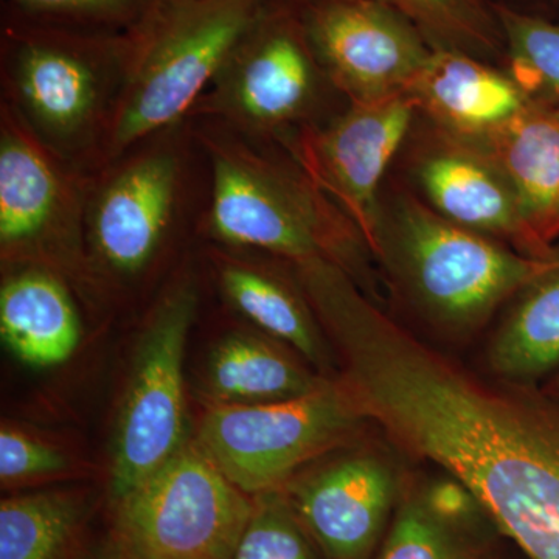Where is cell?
Returning a JSON list of instances; mask_svg holds the SVG:
<instances>
[{
	"label": "cell",
	"instance_id": "17",
	"mask_svg": "<svg viewBox=\"0 0 559 559\" xmlns=\"http://www.w3.org/2000/svg\"><path fill=\"white\" fill-rule=\"evenodd\" d=\"M0 334L27 366L53 367L73 355L81 341V319L57 272L25 266L3 280Z\"/></svg>",
	"mask_w": 559,
	"mask_h": 559
},
{
	"label": "cell",
	"instance_id": "27",
	"mask_svg": "<svg viewBox=\"0 0 559 559\" xmlns=\"http://www.w3.org/2000/svg\"><path fill=\"white\" fill-rule=\"evenodd\" d=\"M69 460L57 448L20 429L3 425L0 430V480L2 487H20L68 469Z\"/></svg>",
	"mask_w": 559,
	"mask_h": 559
},
{
	"label": "cell",
	"instance_id": "20",
	"mask_svg": "<svg viewBox=\"0 0 559 559\" xmlns=\"http://www.w3.org/2000/svg\"><path fill=\"white\" fill-rule=\"evenodd\" d=\"M514 297L489 348V364L507 380L532 381L559 366V245Z\"/></svg>",
	"mask_w": 559,
	"mask_h": 559
},
{
	"label": "cell",
	"instance_id": "30",
	"mask_svg": "<svg viewBox=\"0 0 559 559\" xmlns=\"http://www.w3.org/2000/svg\"><path fill=\"white\" fill-rule=\"evenodd\" d=\"M555 2L559 3V0H555Z\"/></svg>",
	"mask_w": 559,
	"mask_h": 559
},
{
	"label": "cell",
	"instance_id": "6",
	"mask_svg": "<svg viewBox=\"0 0 559 559\" xmlns=\"http://www.w3.org/2000/svg\"><path fill=\"white\" fill-rule=\"evenodd\" d=\"M194 150L186 120L91 173L84 237L103 270L131 278L156 260L187 212Z\"/></svg>",
	"mask_w": 559,
	"mask_h": 559
},
{
	"label": "cell",
	"instance_id": "9",
	"mask_svg": "<svg viewBox=\"0 0 559 559\" xmlns=\"http://www.w3.org/2000/svg\"><path fill=\"white\" fill-rule=\"evenodd\" d=\"M197 307V285L182 278L151 312L117 425L112 499L148 479L187 441L183 353Z\"/></svg>",
	"mask_w": 559,
	"mask_h": 559
},
{
	"label": "cell",
	"instance_id": "10",
	"mask_svg": "<svg viewBox=\"0 0 559 559\" xmlns=\"http://www.w3.org/2000/svg\"><path fill=\"white\" fill-rule=\"evenodd\" d=\"M418 109L409 94L348 102L329 121L280 140L311 182L355 224L370 252L381 218L380 189L390 162L406 140Z\"/></svg>",
	"mask_w": 559,
	"mask_h": 559
},
{
	"label": "cell",
	"instance_id": "3",
	"mask_svg": "<svg viewBox=\"0 0 559 559\" xmlns=\"http://www.w3.org/2000/svg\"><path fill=\"white\" fill-rule=\"evenodd\" d=\"M270 0H154L130 31L131 57L97 168L189 119Z\"/></svg>",
	"mask_w": 559,
	"mask_h": 559
},
{
	"label": "cell",
	"instance_id": "22",
	"mask_svg": "<svg viewBox=\"0 0 559 559\" xmlns=\"http://www.w3.org/2000/svg\"><path fill=\"white\" fill-rule=\"evenodd\" d=\"M411 21L432 49L465 51L480 60L506 58L492 0H381Z\"/></svg>",
	"mask_w": 559,
	"mask_h": 559
},
{
	"label": "cell",
	"instance_id": "15",
	"mask_svg": "<svg viewBox=\"0 0 559 559\" xmlns=\"http://www.w3.org/2000/svg\"><path fill=\"white\" fill-rule=\"evenodd\" d=\"M406 94L433 130L462 140L498 130L532 100L509 70L450 49L432 50Z\"/></svg>",
	"mask_w": 559,
	"mask_h": 559
},
{
	"label": "cell",
	"instance_id": "28",
	"mask_svg": "<svg viewBox=\"0 0 559 559\" xmlns=\"http://www.w3.org/2000/svg\"><path fill=\"white\" fill-rule=\"evenodd\" d=\"M421 498L436 516L457 527L468 522L474 510L480 507L468 489L452 477L432 485Z\"/></svg>",
	"mask_w": 559,
	"mask_h": 559
},
{
	"label": "cell",
	"instance_id": "23",
	"mask_svg": "<svg viewBox=\"0 0 559 559\" xmlns=\"http://www.w3.org/2000/svg\"><path fill=\"white\" fill-rule=\"evenodd\" d=\"M506 43L507 70L530 97L559 98V22L492 2Z\"/></svg>",
	"mask_w": 559,
	"mask_h": 559
},
{
	"label": "cell",
	"instance_id": "16",
	"mask_svg": "<svg viewBox=\"0 0 559 559\" xmlns=\"http://www.w3.org/2000/svg\"><path fill=\"white\" fill-rule=\"evenodd\" d=\"M457 140L479 150L503 173L540 253L549 255L559 240V98L532 97L498 130Z\"/></svg>",
	"mask_w": 559,
	"mask_h": 559
},
{
	"label": "cell",
	"instance_id": "25",
	"mask_svg": "<svg viewBox=\"0 0 559 559\" xmlns=\"http://www.w3.org/2000/svg\"><path fill=\"white\" fill-rule=\"evenodd\" d=\"M377 559H479L457 525L440 520L421 496L401 503Z\"/></svg>",
	"mask_w": 559,
	"mask_h": 559
},
{
	"label": "cell",
	"instance_id": "26",
	"mask_svg": "<svg viewBox=\"0 0 559 559\" xmlns=\"http://www.w3.org/2000/svg\"><path fill=\"white\" fill-rule=\"evenodd\" d=\"M31 20L100 32H130L154 0H5Z\"/></svg>",
	"mask_w": 559,
	"mask_h": 559
},
{
	"label": "cell",
	"instance_id": "11",
	"mask_svg": "<svg viewBox=\"0 0 559 559\" xmlns=\"http://www.w3.org/2000/svg\"><path fill=\"white\" fill-rule=\"evenodd\" d=\"M331 86L347 102L404 94L432 47L381 0H294Z\"/></svg>",
	"mask_w": 559,
	"mask_h": 559
},
{
	"label": "cell",
	"instance_id": "2",
	"mask_svg": "<svg viewBox=\"0 0 559 559\" xmlns=\"http://www.w3.org/2000/svg\"><path fill=\"white\" fill-rule=\"evenodd\" d=\"M130 57V32L64 27L7 10L3 100L44 145L91 175L127 80Z\"/></svg>",
	"mask_w": 559,
	"mask_h": 559
},
{
	"label": "cell",
	"instance_id": "8",
	"mask_svg": "<svg viewBox=\"0 0 559 559\" xmlns=\"http://www.w3.org/2000/svg\"><path fill=\"white\" fill-rule=\"evenodd\" d=\"M340 385L266 404H210L197 441L246 495L282 491L294 474L334 450L360 421Z\"/></svg>",
	"mask_w": 559,
	"mask_h": 559
},
{
	"label": "cell",
	"instance_id": "18",
	"mask_svg": "<svg viewBox=\"0 0 559 559\" xmlns=\"http://www.w3.org/2000/svg\"><path fill=\"white\" fill-rule=\"evenodd\" d=\"M212 261L219 288L235 310L312 364H322V326L297 277L290 283L270 267L224 249H216Z\"/></svg>",
	"mask_w": 559,
	"mask_h": 559
},
{
	"label": "cell",
	"instance_id": "5",
	"mask_svg": "<svg viewBox=\"0 0 559 559\" xmlns=\"http://www.w3.org/2000/svg\"><path fill=\"white\" fill-rule=\"evenodd\" d=\"M329 76L294 0H270L235 44L189 119L218 121L257 140L319 123ZM336 91V90H334Z\"/></svg>",
	"mask_w": 559,
	"mask_h": 559
},
{
	"label": "cell",
	"instance_id": "4",
	"mask_svg": "<svg viewBox=\"0 0 559 559\" xmlns=\"http://www.w3.org/2000/svg\"><path fill=\"white\" fill-rule=\"evenodd\" d=\"M430 318L471 329L535 278L547 259L451 223L411 194L382 202L373 252Z\"/></svg>",
	"mask_w": 559,
	"mask_h": 559
},
{
	"label": "cell",
	"instance_id": "12",
	"mask_svg": "<svg viewBox=\"0 0 559 559\" xmlns=\"http://www.w3.org/2000/svg\"><path fill=\"white\" fill-rule=\"evenodd\" d=\"M90 173L44 145L2 100L0 112V246L3 255L49 257L84 231Z\"/></svg>",
	"mask_w": 559,
	"mask_h": 559
},
{
	"label": "cell",
	"instance_id": "1",
	"mask_svg": "<svg viewBox=\"0 0 559 559\" xmlns=\"http://www.w3.org/2000/svg\"><path fill=\"white\" fill-rule=\"evenodd\" d=\"M189 121L209 165L202 227L216 245L263 250L290 264L329 260L355 277L366 242L285 150L288 159L218 121Z\"/></svg>",
	"mask_w": 559,
	"mask_h": 559
},
{
	"label": "cell",
	"instance_id": "14",
	"mask_svg": "<svg viewBox=\"0 0 559 559\" xmlns=\"http://www.w3.org/2000/svg\"><path fill=\"white\" fill-rule=\"evenodd\" d=\"M414 175L426 204L443 218L544 259L516 191L479 150L433 130V139L415 157Z\"/></svg>",
	"mask_w": 559,
	"mask_h": 559
},
{
	"label": "cell",
	"instance_id": "7",
	"mask_svg": "<svg viewBox=\"0 0 559 559\" xmlns=\"http://www.w3.org/2000/svg\"><path fill=\"white\" fill-rule=\"evenodd\" d=\"M253 506L197 440H187L148 479L114 499L112 550L121 559H230Z\"/></svg>",
	"mask_w": 559,
	"mask_h": 559
},
{
	"label": "cell",
	"instance_id": "21",
	"mask_svg": "<svg viewBox=\"0 0 559 559\" xmlns=\"http://www.w3.org/2000/svg\"><path fill=\"white\" fill-rule=\"evenodd\" d=\"M83 520L69 491L14 496L0 503V559H66Z\"/></svg>",
	"mask_w": 559,
	"mask_h": 559
},
{
	"label": "cell",
	"instance_id": "24",
	"mask_svg": "<svg viewBox=\"0 0 559 559\" xmlns=\"http://www.w3.org/2000/svg\"><path fill=\"white\" fill-rule=\"evenodd\" d=\"M230 559H322L282 491L257 496Z\"/></svg>",
	"mask_w": 559,
	"mask_h": 559
},
{
	"label": "cell",
	"instance_id": "13",
	"mask_svg": "<svg viewBox=\"0 0 559 559\" xmlns=\"http://www.w3.org/2000/svg\"><path fill=\"white\" fill-rule=\"evenodd\" d=\"M326 559H367L392 513L396 481L377 455L353 452L282 489Z\"/></svg>",
	"mask_w": 559,
	"mask_h": 559
},
{
	"label": "cell",
	"instance_id": "31",
	"mask_svg": "<svg viewBox=\"0 0 559 559\" xmlns=\"http://www.w3.org/2000/svg\"><path fill=\"white\" fill-rule=\"evenodd\" d=\"M480 559V558H479Z\"/></svg>",
	"mask_w": 559,
	"mask_h": 559
},
{
	"label": "cell",
	"instance_id": "19",
	"mask_svg": "<svg viewBox=\"0 0 559 559\" xmlns=\"http://www.w3.org/2000/svg\"><path fill=\"white\" fill-rule=\"evenodd\" d=\"M275 342L230 333L213 348L205 370L212 404H266L310 395L325 384Z\"/></svg>",
	"mask_w": 559,
	"mask_h": 559
},
{
	"label": "cell",
	"instance_id": "29",
	"mask_svg": "<svg viewBox=\"0 0 559 559\" xmlns=\"http://www.w3.org/2000/svg\"><path fill=\"white\" fill-rule=\"evenodd\" d=\"M105 559H121L119 555L116 554V551L110 550V554Z\"/></svg>",
	"mask_w": 559,
	"mask_h": 559
}]
</instances>
